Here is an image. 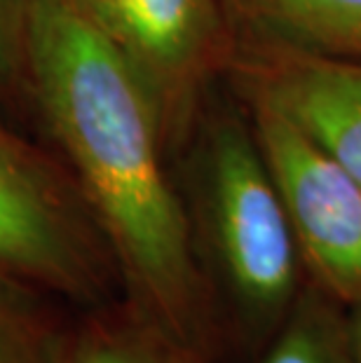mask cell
<instances>
[{
  "instance_id": "3",
  "label": "cell",
  "mask_w": 361,
  "mask_h": 363,
  "mask_svg": "<svg viewBox=\"0 0 361 363\" xmlns=\"http://www.w3.org/2000/svg\"><path fill=\"white\" fill-rule=\"evenodd\" d=\"M0 269L75 310L122 298L113 251L64 157L0 113Z\"/></svg>"
},
{
  "instance_id": "7",
  "label": "cell",
  "mask_w": 361,
  "mask_h": 363,
  "mask_svg": "<svg viewBox=\"0 0 361 363\" xmlns=\"http://www.w3.org/2000/svg\"><path fill=\"white\" fill-rule=\"evenodd\" d=\"M230 30L253 45L361 64V0H221Z\"/></svg>"
},
{
  "instance_id": "4",
  "label": "cell",
  "mask_w": 361,
  "mask_h": 363,
  "mask_svg": "<svg viewBox=\"0 0 361 363\" xmlns=\"http://www.w3.org/2000/svg\"><path fill=\"white\" fill-rule=\"evenodd\" d=\"M118 50L155 101L176 155L233 57L221 0H68Z\"/></svg>"
},
{
  "instance_id": "8",
  "label": "cell",
  "mask_w": 361,
  "mask_h": 363,
  "mask_svg": "<svg viewBox=\"0 0 361 363\" xmlns=\"http://www.w3.org/2000/svg\"><path fill=\"white\" fill-rule=\"evenodd\" d=\"M68 363H216L134 310L125 298L75 312Z\"/></svg>"
},
{
  "instance_id": "1",
  "label": "cell",
  "mask_w": 361,
  "mask_h": 363,
  "mask_svg": "<svg viewBox=\"0 0 361 363\" xmlns=\"http://www.w3.org/2000/svg\"><path fill=\"white\" fill-rule=\"evenodd\" d=\"M30 91L35 134L78 181L113 251L122 298L176 340L233 363L157 106L68 0H33Z\"/></svg>"
},
{
  "instance_id": "9",
  "label": "cell",
  "mask_w": 361,
  "mask_h": 363,
  "mask_svg": "<svg viewBox=\"0 0 361 363\" xmlns=\"http://www.w3.org/2000/svg\"><path fill=\"white\" fill-rule=\"evenodd\" d=\"M75 312L0 269V363H68Z\"/></svg>"
},
{
  "instance_id": "2",
  "label": "cell",
  "mask_w": 361,
  "mask_h": 363,
  "mask_svg": "<svg viewBox=\"0 0 361 363\" xmlns=\"http://www.w3.org/2000/svg\"><path fill=\"white\" fill-rule=\"evenodd\" d=\"M193 249L230 361L258 363L305 289V269L253 129L235 111L202 113L176 152Z\"/></svg>"
},
{
  "instance_id": "6",
  "label": "cell",
  "mask_w": 361,
  "mask_h": 363,
  "mask_svg": "<svg viewBox=\"0 0 361 363\" xmlns=\"http://www.w3.org/2000/svg\"><path fill=\"white\" fill-rule=\"evenodd\" d=\"M228 68L249 104L291 118L361 181V64L251 43L233 48Z\"/></svg>"
},
{
  "instance_id": "5",
  "label": "cell",
  "mask_w": 361,
  "mask_h": 363,
  "mask_svg": "<svg viewBox=\"0 0 361 363\" xmlns=\"http://www.w3.org/2000/svg\"><path fill=\"white\" fill-rule=\"evenodd\" d=\"M251 106L253 134L294 230L305 279L345 310L361 300V181L310 131Z\"/></svg>"
},
{
  "instance_id": "10",
  "label": "cell",
  "mask_w": 361,
  "mask_h": 363,
  "mask_svg": "<svg viewBox=\"0 0 361 363\" xmlns=\"http://www.w3.org/2000/svg\"><path fill=\"white\" fill-rule=\"evenodd\" d=\"M258 363H348L345 307L305 281L287 326Z\"/></svg>"
},
{
  "instance_id": "11",
  "label": "cell",
  "mask_w": 361,
  "mask_h": 363,
  "mask_svg": "<svg viewBox=\"0 0 361 363\" xmlns=\"http://www.w3.org/2000/svg\"><path fill=\"white\" fill-rule=\"evenodd\" d=\"M33 0H0V113L35 134L30 91Z\"/></svg>"
},
{
  "instance_id": "12",
  "label": "cell",
  "mask_w": 361,
  "mask_h": 363,
  "mask_svg": "<svg viewBox=\"0 0 361 363\" xmlns=\"http://www.w3.org/2000/svg\"><path fill=\"white\" fill-rule=\"evenodd\" d=\"M345 340L348 363H361V300L345 310Z\"/></svg>"
}]
</instances>
